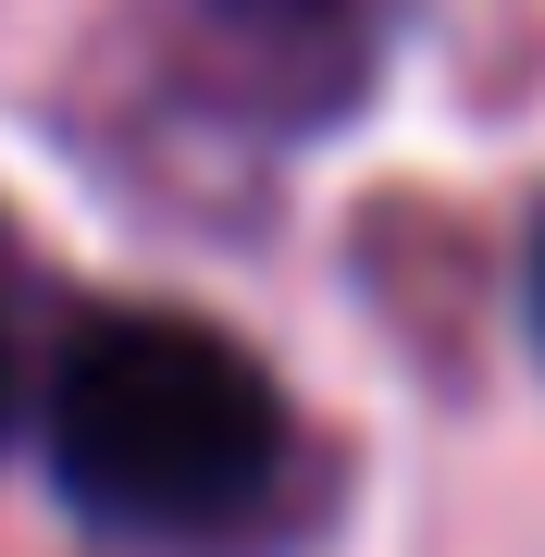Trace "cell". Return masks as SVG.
I'll list each match as a JSON object with an SVG mask.
<instances>
[{
  "instance_id": "277c9868",
  "label": "cell",
  "mask_w": 545,
  "mask_h": 557,
  "mask_svg": "<svg viewBox=\"0 0 545 557\" xmlns=\"http://www.w3.org/2000/svg\"><path fill=\"white\" fill-rule=\"evenodd\" d=\"M0 434H13V347H0Z\"/></svg>"
},
{
  "instance_id": "7a4b0ae2",
  "label": "cell",
  "mask_w": 545,
  "mask_h": 557,
  "mask_svg": "<svg viewBox=\"0 0 545 557\" xmlns=\"http://www.w3.org/2000/svg\"><path fill=\"white\" fill-rule=\"evenodd\" d=\"M186 75L236 124L310 137L372 87V0H186Z\"/></svg>"
},
{
  "instance_id": "3957f363",
  "label": "cell",
  "mask_w": 545,
  "mask_h": 557,
  "mask_svg": "<svg viewBox=\"0 0 545 557\" xmlns=\"http://www.w3.org/2000/svg\"><path fill=\"white\" fill-rule=\"evenodd\" d=\"M533 347H545V223H533Z\"/></svg>"
},
{
  "instance_id": "6da1fadb",
  "label": "cell",
  "mask_w": 545,
  "mask_h": 557,
  "mask_svg": "<svg viewBox=\"0 0 545 557\" xmlns=\"http://www.w3.org/2000/svg\"><path fill=\"white\" fill-rule=\"evenodd\" d=\"M285 384L199 310H87L38 384V458L112 545H236L285 483Z\"/></svg>"
}]
</instances>
